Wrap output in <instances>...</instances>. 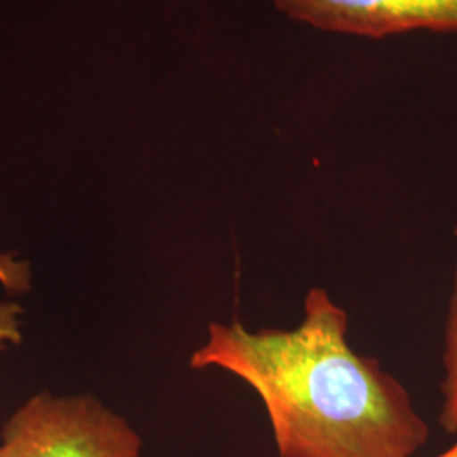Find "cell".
<instances>
[{
  "label": "cell",
  "mask_w": 457,
  "mask_h": 457,
  "mask_svg": "<svg viewBox=\"0 0 457 457\" xmlns=\"http://www.w3.org/2000/svg\"><path fill=\"white\" fill-rule=\"evenodd\" d=\"M192 370L237 376L262 398L279 457H413L428 439L405 386L347 343V313L311 288L298 326H209Z\"/></svg>",
  "instance_id": "obj_1"
},
{
  "label": "cell",
  "mask_w": 457,
  "mask_h": 457,
  "mask_svg": "<svg viewBox=\"0 0 457 457\" xmlns=\"http://www.w3.org/2000/svg\"><path fill=\"white\" fill-rule=\"evenodd\" d=\"M129 422L87 395L37 393L2 430L0 457H141Z\"/></svg>",
  "instance_id": "obj_2"
},
{
  "label": "cell",
  "mask_w": 457,
  "mask_h": 457,
  "mask_svg": "<svg viewBox=\"0 0 457 457\" xmlns=\"http://www.w3.org/2000/svg\"><path fill=\"white\" fill-rule=\"evenodd\" d=\"M287 16L336 33L385 37L411 29L457 31V0H273Z\"/></svg>",
  "instance_id": "obj_3"
},
{
  "label": "cell",
  "mask_w": 457,
  "mask_h": 457,
  "mask_svg": "<svg viewBox=\"0 0 457 457\" xmlns=\"http://www.w3.org/2000/svg\"><path fill=\"white\" fill-rule=\"evenodd\" d=\"M457 237V232H456ZM439 422L447 434H457V262L454 287L449 300L445 347H444V379Z\"/></svg>",
  "instance_id": "obj_4"
},
{
  "label": "cell",
  "mask_w": 457,
  "mask_h": 457,
  "mask_svg": "<svg viewBox=\"0 0 457 457\" xmlns=\"http://www.w3.org/2000/svg\"><path fill=\"white\" fill-rule=\"evenodd\" d=\"M21 313L22 309L14 302H0V351L21 343Z\"/></svg>",
  "instance_id": "obj_5"
},
{
  "label": "cell",
  "mask_w": 457,
  "mask_h": 457,
  "mask_svg": "<svg viewBox=\"0 0 457 457\" xmlns=\"http://www.w3.org/2000/svg\"><path fill=\"white\" fill-rule=\"evenodd\" d=\"M29 271L24 262H16L12 258L0 256V285L7 290H24L28 288Z\"/></svg>",
  "instance_id": "obj_6"
},
{
  "label": "cell",
  "mask_w": 457,
  "mask_h": 457,
  "mask_svg": "<svg viewBox=\"0 0 457 457\" xmlns=\"http://www.w3.org/2000/svg\"><path fill=\"white\" fill-rule=\"evenodd\" d=\"M436 457H457V441L449 449H445L442 454Z\"/></svg>",
  "instance_id": "obj_7"
}]
</instances>
